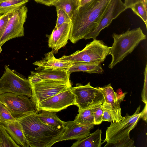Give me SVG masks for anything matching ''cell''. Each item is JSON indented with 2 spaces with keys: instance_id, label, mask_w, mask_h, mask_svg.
Wrapping results in <instances>:
<instances>
[{
  "instance_id": "obj_27",
  "label": "cell",
  "mask_w": 147,
  "mask_h": 147,
  "mask_svg": "<svg viewBox=\"0 0 147 147\" xmlns=\"http://www.w3.org/2000/svg\"><path fill=\"white\" fill-rule=\"evenodd\" d=\"M16 118L0 101V123L3 124L16 121Z\"/></svg>"
},
{
  "instance_id": "obj_17",
  "label": "cell",
  "mask_w": 147,
  "mask_h": 147,
  "mask_svg": "<svg viewBox=\"0 0 147 147\" xmlns=\"http://www.w3.org/2000/svg\"><path fill=\"white\" fill-rule=\"evenodd\" d=\"M2 124L11 138L20 147H30L22 126L18 120Z\"/></svg>"
},
{
  "instance_id": "obj_6",
  "label": "cell",
  "mask_w": 147,
  "mask_h": 147,
  "mask_svg": "<svg viewBox=\"0 0 147 147\" xmlns=\"http://www.w3.org/2000/svg\"><path fill=\"white\" fill-rule=\"evenodd\" d=\"M140 107L139 105L132 115L127 113L122 120L111 122L110 125L106 130L105 138L103 143H113L129 137L130 131L136 126L141 118Z\"/></svg>"
},
{
  "instance_id": "obj_29",
  "label": "cell",
  "mask_w": 147,
  "mask_h": 147,
  "mask_svg": "<svg viewBox=\"0 0 147 147\" xmlns=\"http://www.w3.org/2000/svg\"><path fill=\"white\" fill-rule=\"evenodd\" d=\"M56 8L57 18L55 28H58L64 23L71 22L69 16L64 10L60 8Z\"/></svg>"
},
{
  "instance_id": "obj_35",
  "label": "cell",
  "mask_w": 147,
  "mask_h": 147,
  "mask_svg": "<svg viewBox=\"0 0 147 147\" xmlns=\"http://www.w3.org/2000/svg\"><path fill=\"white\" fill-rule=\"evenodd\" d=\"M28 79L30 84L39 82L43 80L38 76L33 73L32 71L31 72V75L28 76Z\"/></svg>"
},
{
  "instance_id": "obj_7",
  "label": "cell",
  "mask_w": 147,
  "mask_h": 147,
  "mask_svg": "<svg viewBox=\"0 0 147 147\" xmlns=\"http://www.w3.org/2000/svg\"><path fill=\"white\" fill-rule=\"evenodd\" d=\"M30 85L31 99L35 106L39 102L71 87L70 81L62 80H43Z\"/></svg>"
},
{
  "instance_id": "obj_8",
  "label": "cell",
  "mask_w": 147,
  "mask_h": 147,
  "mask_svg": "<svg viewBox=\"0 0 147 147\" xmlns=\"http://www.w3.org/2000/svg\"><path fill=\"white\" fill-rule=\"evenodd\" d=\"M71 90L75 97L76 105L79 110L89 108L104 102L100 90L98 87L92 86L90 82L84 85L77 84L76 86L71 87Z\"/></svg>"
},
{
  "instance_id": "obj_31",
  "label": "cell",
  "mask_w": 147,
  "mask_h": 147,
  "mask_svg": "<svg viewBox=\"0 0 147 147\" xmlns=\"http://www.w3.org/2000/svg\"><path fill=\"white\" fill-rule=\"evenodd\" d=\"M102 104L101 103L94 106L93 116L94 124L99 125L101 123V119L103 113Z\"/></svg>"
},
{
  "instance_id": "obj_32",
  "label": "cell",
  "mask_w": 147,
  "mask_h": 147,
  "mask_svg": "<svg viewBox=\"0 0 147 147\" xmlns=\"http://www.w3.org/2000/svg\"><path fill=\"white\" fill-rule=\"evenodd\" d=\"M144 74V83L141 93L142 100L145 104L147 103V64L146 63L145 69Z\"/></svg>"
},
{
  "instance_id": "obj_37",
  "label": "cell",
  "mask_w": 147,
  "mask_h": 147,
  "mask_svg": "<svg viewBox=\"0 0 147 147\" xmlns=\"http://www.w3.org/2000/svg\"><path fill=\"white\" fill-rule=\"evenodd\" d=\"M145 105L142 110L141 112V118L143 119V120L147 122V104H145Z\"/></svg>"
},
{
  "instance_id": "obj_11",
  "label": "cell",
  "mask_w": 147,
  "mask_h": 147,
  "mask_svg": "<svg viewBox=\"0 0 147 147\" xmlns=\"http://www.w3.org/2000/svg\"><path fill=\"white\" fill-rule=\"evenodd\" d=\"M69 88L39 102L36 106L38 111L57 112L76 105L75 97Z\"/></svg>"
},
{
  "instance_id": "obj_33",
  "label": "cell",
  "mask_w": 147,
  "mask_h": 147,
  "mask_svg": "<svg viewBox=\"0 0 147 147\" xmlns=\"http://www.w3.org/2000/svg\"><path fill=\"white\" fill-rule=\"evenodd\" d=\"M102 107L103 113L101 119L102 121H107L113 122V119L111 111L108 109Z\"/></svg>"
},
{
  "instance_id": "obj_26",
  "label": "cell",
  "mask_w": 147,
  "mask_h": 147,
  "mask_svg": "<svg viewBox=\"0 0 147 147\" xmlns=\"http://www.w3.org/2000/svg\"><path fill=\"white\" fill-rule=\"evenodd\" d=\"M133 12L139 16L145 23L147 28V7L142 2H139L133 5L130 8Z\"/></svg>"
},
{
  "instance_id": "obj_4",
  "label": "cell",
  "mask_w": 147,
  "mask_h": 147,
  "mask_svg": "<svg viewBox=\"0 0 147 147\" xmlns=\"http://www.w3.org/2000/svg\"><path fill=\"white\" fill-rule=\"evenodd\" d=\"M111 47L102 40L93 39L81 50H78L69 55L59 58L72 63L87 62L101 64L108 55Z\"/></svg>"
},
{
  "instance_id": "obj_1",
  "label": "cell",
  "mask_w": 147,
  "mask_h": 147,
  "mask_svg": "<svg viewBox=\"0 0 147 147\" xmlns=\"http://www.w3.org/2000/svg\"><path fill=\"white\" fill-rule=\"evenodd\" d=\"M110 1L92 0L79 7L71 19V42L76 43L94 29Z\"/></svg>"
},
{
  "instance_id": "obj_13",
  "label": "cell",
  "mask_w": 147,
  "mask_h": 147,
  "mask_svg": "<svg viewBox=\"0 0 147 147\" xmlns=\"http://www.w3.org/2000/svg\"><path fill=\"white\" fill-rule=\"evenodd\" d=\"M102 93L104 101L102 107L111 111L113 119V122H118L124 117L121 115L120 104L124 99L127 92L118 95L115 92L111 84L102 87H98Z\"/></svg>"
},
{
  "instance_id": "obj_38",
  "label": "cell",
  "mask_w": 147,
  "mask_h": 147,
  "mask_svg": "<svg viewBox=\"0 0 147 147\" xmlns=\"http://www.w3.org/2000/svg\"><path fill=\"white\" fill-rule=\"evenodd\" d=\"M92 0H79L80 4L79 7L83 6Z\"/></svg>"
},
{
  "instance_id": "obj_18",
  "label": "cell",
  "mask_w": 147,
  "mask_h": 147,
  "mask_svg": "<svg viewBox=\"0 0 147 147\" xmlns=\"http://www.w3.org/2000/svg\"><path fill=\"white\" fill-rule=\"evenodd\" d=\"M36 71L32 72L42 80H62L68 81L70 74L65 71L44 68L38 67L35 69Z\"/></svg>"
},
{
  "instance_id": "obj_30",
  "label": "cell",
  "mask_w": 147,
  "mask_h": 147,
  "mask_svg": "<svg viewBox=\"0 0 147 147\" xmlns=\"http://www.w3.org/2000/svg\"><path fill=\"white\" fill-rule=\"evenodd\" d=\"M14 10L0 15V40L5 32L9 21L13 14Z\"/></svg>"
},
{
  "instance_id": "obj_12",
  "label": "cell",
  "mask_w": 147,
  "mask_h": 147,
  "mask_svg": "<svg viewBox=\"0 0 147 147\" xmlns=\"http://www.w3.org/2000/svg\"><path fill=\"white\" fill-rule=\"evenodd\" d=\"M127 9L121 0H111L96 27L84 39H96L102 30L109 26L113 20Z\"/></svg>"
},
{
  "instance_id": "obj_23",
  "label": "cell",
  "mask_w": 147,
  "mask_h": 147,
  "mask_svg": "<svg viewBox=\"0 0 147 147\" xmlns=\"http://www.w3.org/2000/svg\"><path fill=\"white\" fill-rule=\"evenodd\" d=\"M94 106L84 109H79L78 113L74 120L76 123L80 125L94 124Z\"/></svg>"
},
{
  "instance_id": "obj_19",
  "label": "cell",
  "mask_w": 147,
  "mask_h": 147,
  "mask_svg": "<svg viewBox=\"0 0 147 147\" xmlns=\"http://www.w3.org/2000/svg\"><path fill=\"white\" fill-rule=\"evenodd\" d=\"M102 130L98 129L88 136L74 143L71 147H101L102 142Z\"/></svg>"
},
{
  "instance_id": "obj_16",
  "label": "cell",
  "mask_w": 147,
  "mask_h": 147,
  "mask_svg": "<svg viewBox=\"0 0 147 147\" xmlns=\"http://www.w3.org/2000/svg\"><path fill=\"white\" fill-rule=\"evenodd\" d=\"M42 60L37 61L33 63L34 65L47 69L68 71L73 63L55 58L52 51L45 55Z\"/></svg>"
},
{
  "instance_id": "obj_2",
  "label": "cell",
  "mask_w": 147,
  "mask_h": 147,
  "mask_svg": "<svg viewBox=\"0 0 147 147\" xmlns=\"http://www.w3.org/2000/svg\"><path fill=\"white\" fill-rule=\"evenodd\" d=\"M38 112L16 118L22 126L30 147H51L57 143L64 128L59 129L45 124L37 116Z\"/></svg>"
},
{
  "instance_id": "obj_22",
  "label": "cell",
  "mask_w": 147,
  "mask_h": 147,
  "mask_svg": "<svg viewBox=\"0 0 147 147\" xmlns=\"http://www.w3.org/2000/svg\"><path fill=\"white\" fill-rule=\"evenodd\" d=\"M52 5L64 10L71 19L80 6L79 0H56Z\"/></svg>"
},
{
  "instance_id": "obj_36",
  "label": "cell",
  "mask_w": 147,
  "mask_h": 147,
  "mask_svg": "<svg viewBox=\"0 0 147 147\" xmlns=\"http://www.w3.org/2000/svg\"><path fill=\"white\" fill-rule=\"evenodd\" d=\"M37 3L45 4L46 5L50 6L56 0H34Z\"/></svg>"
},
{
  "instance_id": "obj_15",
  "label": "cell",
  "mask_w": 147,
  "mask_h": 147,
  "mask_svg": "<svg viewBox=\"0 0 147 147\" xmlns=\"http://www.w3.org/2000/svg\"><path fill=\"white\" fill-rule=\"evenodd\" d=\"M94 124L80 125L75 121L66 122L65 125L57 142L62 141L76 140H80L88 136L94 127Z\"/></svg>"
},
{
  "instance_id": "obj_24",
  "label": "cell",
  "mask_w": 147,
  "mask_h": 147,
  "mask_svg": "<svg viewBox=\"0 0 147 147\" xmlns=\"http://www.w3.org/2000/svg\"><path fill=\"white\" fill-rule=\"evenodd\" d=\"M29 0H0V14H3L18 9Z\"/></svg>"
},
{
  "instance_id": "obj_25",
  "label": "cell",
  "mask_w": 147,
  "mask_h": 147,
  "mask_svg": "<svg viewBox=\"0 0 147 147\" xmlns=\"http://www.w3.org/2000/svg\"><path fill=\"white\" fill-rule=\"evenodd\" d=\"M0 147H20L13 140L3 125L0 123Z\"/></svg>"
},
{
  "instance_id": "obj_34",
  "label": "cell",
  "mask_w": 147,
  "mask_h": 147,
  "mask_svg": "<svg viewBox=\"0 0 147 147\" xmlns=\"http://www.w3.org/2000/svg\"><path fill=\"white\" fill-rule=\"evenodd\" d=\"M139 2H142L147 7V0H125L124 3L127 9L130 8L133 5Z\"/></svg>"
},
{
  "instance_id": "obj_20",
  "label": "cell",
  "mask_w": 147,
  "mask_h": 147,
  "mask_svg": "<svg viewBox=\"0 0 147 147\" xmlns=\"http://www.w3.org/2000/svg\"><path fill=\"white\" fill-rule=\"evenodd\" d=\"M36 115L40 120L45 124L59 129L64 128L66 122L61 120L57 116L55 112L45 110H41Z\"/></svg>"
},
{
  "instance_id": "obj_9",
  "label": "cell",
  "mask_w": 147,
  "mask_h": 147,
  "mask_svg": "<svg viewBox=\"0 0 147 147\" xmlns=\"http://www.w3.org/2000/svg\"><path fill=\"white\" fill-rule=\"evenodd\" d=\"M29 98L22 94L5 93L0 95V101L16 117L38 111Z\"/></svg>"
},
{
  "instance_id": "obj_5",
  "label": "cell",
  "mask_w": 147,
  "mask_h": 147,
  "mask_svg": "<svg viewBox=\"0 0 147 147\" xmlns=\"http://www.w3.org/2000/svg\"><path fill=\"white\" fill-rule=\"evenodd\" d=\"M9 93L32 96V90L29 81L7 65L5 66L4 72L0 78V95Z\"/></svg>"
},
{
  "instance_id": "obj_3",
  "label": "cell",
  "mask_w": 147,
  "mask_h": 147,
  "mask_svg": "<svg viewBox=\"0 0 147 147\" xmlns=\"http://www.w3.org/2000/svg\"><path fill=\"white\" fill-rule=\"evenodd\" d=\"M112 37L114 42L108 53L112 57L108 66L110 69L122 61L132 53L141 41L146 38V36L140 27L131 30L129 28L121 34L114 33Z\"/></svg>"
},
{
  "instance_id": "obj_14",
  "label": "cell",
  "mask_w": 147,
  "mask_h": 147,
  "mask_svg": "<svg viewBox=\"0 0 147 147\" xmlns=\"http://www.w3.org/2000/svg\"><path fill=\"white\" fill-rule=\"evenodd\" d=\"M71 26V22L63 24L58 28L55 27L51 33L47 35L48 46L54 54L57 53L68 42Z\"/></svg>"
},
{
  "instance_id": "obj_21",
  "label": "cell",
  "mask_w": 147,
  "mask_h": 147,
  "mask_svg": "<svg viewBox=\"0 0 147 147\" xmlns=\"http://www.w3.org/2000/svg\"><path fill=\"white\" fill-rule=\"evenodd\" d=\"M68 71L70 74L77 71H83L90 74H100L104 72L100 64L87 62L73 63Z\"/></svg>"
},
{
  "instance_id": "obj_28",
  "label": "cell",
  "mask_w": 147,
  "mask_h": 147,
  "mask_svg": "<svg viewBox=\"0 0 147 147\" xmlns=\"http://www.w3.org/2000/svg\"><path fill=\"white\" fill-rule=\"evenodd\" d=\"M134 141L130 137L117 141L113 143H106V147H134Z\"/></svg>"
},
{
  "instance_id": "obj_10",
  "label": "cell",
  "mask_w": 147,
  "mask_h": 147,
  "mask_svg": "<svg viewBox=\"0 0 147 147\" xmlns=\"http://www.w3.org/2000/svg\"><path fill=\"white\" fill-rule=\"evenodd\" d=\"M27 7L24 5L14 10L0 40V53L2 51V46L6 42L24 36V24L27 18Z\"/></svg>"
}]
</instances>
